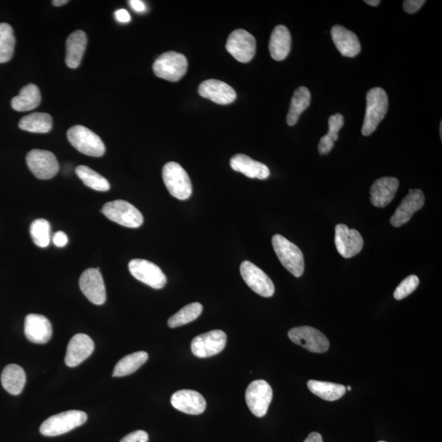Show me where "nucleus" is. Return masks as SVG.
Segmentation results:
<instances>
[{
  "label": "nucleus",
  "mask_w": 442,
  "mask_h": 442,
  "mask_svg": "<svg viewBox=\"0 0 442 442\" xmlns=\"http://www.w3.org/2000/svg\"><path fill=\"white\" fill-rule=\"evenodd\" d=\"M388 109L387 94L382 88H373L366 94V113L362 127L364 136H369L385 117Z\"/></svg>",
  "instance_id": "nucleus-1"
},
{
  "label": "nucleus",
  "mask_w": 442,
  "mask_h": 442,
  "mask_svg": "<svg viewBox=\"0 0 442 442\" xmlns=\"http://www.w3.org/2000/svg\"><path fill=\"white\" fill-rule=\"evenodd\" d=\"M273 248L278 260L286 270L297 278L304 275L305 262L304 253L294 243H292L280 234H276L272 238Z\"/></svg>",
  "instance_id": "nucleus-2"
},
{
  "label": "nucleus",
  "mask_w": 442,
  "mask_h": 442,
  "mask_svg": "<svg viewBox=\"0 0 442 442\" xmlns=\"http://www.w3.org/2000/svg\"><path fill=\"white\" fill-rule=\"evenodd\" d=\"M162 178L167 190L176 199L185 201L190 198L193 186L188 173L179 163H166L162 169Z\"/></svg>",
  "instance_id": "nucleus-3"
},
{
  "label": "nucleus",
  "mask_w": 442,
  "mask_h": 442,
  "mask_svg": "<svg viewBox=\"0 0 442 442\" xmlns=\"http://www.w3.org/2000/svg\"><path fill=\"white\" fill-rule=\"evenodd\" d=\"M87 415L80 411H69L52 415L43 422L40 427L42 435L57 436L66 434L83 425L87 421Z\"/></svg>",
  "instance_id": "nucleus-4"
},
{
  "label": "nucleus",
  "mask_w": 442,
  "mask_h": 442,
  "mask_svg": "<svg viewBox=\"0 0 442 442\" xmlns=\"http://www.w3.org/2000/svg\"><path fill=\"white\" fill-rule=\"evenodd\" d=\"M67 138L72 146L83 155L90 157H102L105 153V145L102 139L90 129L83 126H75L67 131Z\"/></svg>",
  "instance_id": "nucleus-5"
},
{
  "label": "nucleus",
  "mask_w": 442,
  "mask_h": 442,
  "mask_svg": "<svg viewBox=\"0 0 442 442\" xmlns=\"http://www.w3.org/2000/svg\"><path fill=\"white\" fill-rule=\"evenodd\" d=\"M102 213L110 220L124 227L138 228L143 223V216L141 211L127 201H109L104 206Z\"/></svg>",
  "instance_id": "nucleus-6"
},
{
  "label": "nucleus",
  "mask_w": 442,
  "mask_h": 442,
  "mask_svg": "<svg viewBox=\"0 0 442 442\" xmlns=\"http://www.w3.org/2000/svg\"><path fill=\"white\" fill-rule=\"evenodd\" d=\"M188 60L180 52L170 51L162 55L153 64L157 78L176 83L186 74Z\"/></svg>",
  "instance_id": "nucleus-7"
},
{
  "label": "nucleus",
  "mask_w": 442,
  "mask_h": 442,
  "mask_svg": "<svg viewBox=\"0 0 442 442\" xmlns=\"http://www.w3.org/2000/svg\"><path fill=\"white\" fill-rule=\"evenodd\" d=\"M227 343V336L221 330H213L197 336L192 341V352L198 358L213 357L222 352Z\"/></svg>",
  "instance_id": "nucleus-8"
},
{
  "label": "nucleus",
  "mask_w": 442,
  "mask_h": 442,
  "mask_svg": "<svg viewBox=\"0 0 442 442\" xmlns=\"http://www.w3.org/2000/svg\"><path fill=\"white\" fill-rule=\"evenodd\" d=\"M292 343L314 353H325L329 348L328 338L318 329L310 326L297 327L288 332Z\"/></svg>",
  "instance_id": "nucleus-9"
},
{
  "label": "nucleus",
  "mask_w": 442,
  "mask_h": 442,
  "mask_svg": "<svg viewBox=\"0 0 442 442\" xmlns=\"http://www.w3.org/2000/svg\"><path fill=\"white\" fill-rule=\"evenodd\" d=\"M27 163L29 169L38 179L50 180L59 171V162L54 153L41 150L28 152Z\"/></svg>",
  "instance_id": "nucleus-10"
},
{
  "label": "nucleus",
  "mask_w": 442,
  "mask_h": 442,
  "mask_svg": "<svg viewBox=\"0 0 442 442\" xmlns=\"http://www.w3.org/2000/svg\"><path fill=\"white\" fill-rule=\"evenodd\" d=\"M129 271L138 281L155 290L165 287L166 277L159 266L143 259H134L129 263Z\"/></svg>",
  "instance_id": "nucleus-11"
},
{
  "label": "nucleus",
  "mask_w": 442,
  "mask_h": 442,
  "mask_svg": "<svg viewBox=\"0 0 442 442\" xmlns=\"http://www.w3.org/2000/svg\"><path fill=\"white\" fill-rule=\"evenodd\" d=\"M272 398V388L265 380L254 381L247 388V405L252 414L258 418L266 415Z\"/></svg>",
  "instance_id": "nucleus-12"
},
{
  "label": "nucleus",
  "mask_w": 442,
  "mask_h": 442,
  "mask_svg": "<svg viewBox=\"0 0 442 442\" xmlns=\"http://www.w3.org/2000/svg\"><path fill=\"white\" fill-rule=\"evenodd\" d=\"M256 40L252 34L243 29H238L230 34L227 43V50L237 61L247 64L256 54Z\"/></svg>",
  "instance_id": "nucleus-13"
},
{
  "label": "nucleus",
  "mask_w": 442,
  "mask_h": 442,
  "mask_svg": "<svg viewBox=\"0 0 442 442\" xmlns=\"http://www.w3.org/2000/svg\"><path fill=\"white\" fill-rule=\"evenodd\" d=\"M240 273L248 286L258 295L271 297L275 293V285L271 278L253 263L243 262L240 266Z\"/></svg>",
  "instance_id": "nucleus-14"
},
{
  "label": "nucleus",
  "mask_w": 442,
  "mask_h": 442,
  "mask_svg": "<svg viewBox=\"0 0 442 442\" xmlns=\"http://www.w3.org/2000/svg\"><path fill=\"white\" fill-rule=\"evenodd\" d=\"M335 245L341 256L352 258L362 252L364 240L357 230L340 224L335 228Z\"/></svg>",
  "instance_id": "nucleus-15"
},
{
  "label": "nucleus",
  "mask_w": 442,
  "mask_h": 442,
  "mask_svg": "<svg viewBox=\"0 0 442 442\" xmlns=\"http://www.w3.org/2000/svg\"><path fill=\"white\" fill-rule=\"evenodd\" d=\"M80 287L89 301L95 305H103L107 299L104 278L99 268L88 269L83 273L80 278Z\"/></svg>",
  "instance_id": "nucleus-16"
},
{
  "label": "nucleus",
  "mask_w": 442,
  "mask_h": 442,
  "mask_svg": "<svg viewBox=\"0 0 442 442\" xmlns=\"http://www.w3.org/2000/svg\"><path fill=\"white\" fill-rule=\"evenodd\" d=\"M425 197L420 190H410L409 194L404 199L394 213L390 222L394 227H401L411 220L416 211L422 209Z\"/></svg>",
  "instance_id": "nucleus-17"
},
{
  "label": "nucleus",
  "mask_w": 442,
  "mask_h": 442,
  "mask_svg": "<svg viewBox=\"0 0 442 442\" xmlns=\"http://www.w3.org/2000/svg\"><path fill=\"white\" fill-rule=\"evenodd\" d=\"M199 93L201 97L220 105L232 104L237 98L236 92L231 86L218 80H208L201 83Z\"/></svg>",
  "instance_id": "nucleus-18"
},
{
  "label": "nucleus",
  "mask_w": 442,
  "mask_h": 442,
  "mask_svg": "<svg viewBox=\"0 0 442 442\" xmlns=\"http://www.w3.org/2000/svg\"><path fill=\"white\" fill-rule=\"evenodd\" d=\"M94 343L88 335L78 334L74 336L67 345L65 363L67 366L76 367L93 353Z\"/></svg>",
  "instance_id": "nucleus-19"
},
{
  "label": "nucleus",
  "mask_w": 442,
  "mask_h": 442,
  "mask_svg": "<svg viewBox=\"0 0 442 442\" xmlns=\"http://www.w3.org/2000/svg\"><path fill=\"white\" fill-rule=\"evenodd\" d=\"M171 405L177 411L185 414L198 415L203 414L206 402L203 396L193 390H180L173 394Z\"/></svg>",
  "instance_id": "nucleus-20"
},
{
  "label": "nucleus",
  "mask_w": 442,
  "mask_h": 442,
  "mask_svg": "<svg viewBox=\"0 0 442 442\" xmlns=\"http://www.w3.org/2000/svg\"><path fill=\"white\" fill-rule=\"evenodd\" d=\"M25 334L30 342L45 344L52 338V329L50 321L45 316L30 314L25 319Z\"/></svg>",
  "instance_id": "nucleus-21"
},
{
  "label": "nucleus",
  "mask_w": 442,
  "mask_h": 442,
  "mask_svg": "<svg viewBox=\"0 0 442 442\" xmlns=\"http://www.w3.org/2000/svg\"><path fill=\"white\" fill-rule=\"evenodd\" d=\"M399 188L397 178L383 177L373 183L371 189V201L376 208H385L395 198Z\"/></svg>",
  "instance_id": "nucleus-22"
},
{
  "label": "nucleus",
  "mask_w": 442,
  "mask_h": 442,
  "mask_svg": "<svg viewBox=\"0 0 442 442\" xmlns=\"http://www.w3.org/2000/svg\"><path fill=\"white\" fill-rule=\"evenodd\" d=\"M332 39L344 57H354L359 54L362 46L358 37L342 26H334L331 30Z\"/></svg>",
  "instance_id": "nucleus-23"
},
{
  "label": "nucleus",
  "mask_w": 442,
  "mask_h": 442,
  "mask_svg": "<svg viewBox=\"0 0 442 442\" xmlns=\"http://www.w3.org/2000/svg\"><path fill=\"white\" fill-rule=\"evenodd\" d=\"M230 166L251 179L266 180L271 176L267 166L244 155L234 156L230 160Z\"/></svg>",
  "instance_id": "nucleus-24"
},
{
  "label": "nucleus",
  "mask_w": 442,
  "mask_h": 442,
  "mask_svg": "<svg viewBox=\"0 0 442 442\" xmlns=\"http://www.w3.org/2000/svg\"><path fill=\"white\" fill-rule=\"evenodd\" d=\"M87 46V36L83 31L71 33L66 40V64L70 69H76L80 66Z\"/></svg>",
  "instance_id": "nucleus-25"
},
{
  "label": "nucleus",
  "mask_w": 442,
  "mask_h": 442,
  "mask_svg": "<svg viewBox=\"0 0 442 442\" xmlns=\"http://www.w3.org/2000/svg\"><path fill=\"white\" fill-rule=\"evenodd\" d=\"M292 38L288 29L283 25L277 26L271 34L269 50L273 59L283 61L290 55Z\"/></svg>",
  "instance_id": "nucleus-26"
},
{
  "label": "nucleus",
  "mask_w": 442,
  "mask_h": 442,
  "mask_svg": "<svg viewBox=\"0 0 442 442\" xmlns=\"http://www.w3.org/2000/svg\"><path fill=\"white\" fill-rule=\"evenodd\" d=\"M27 380L24 369L17 364H8L1 374L2 386L12 395H19L25 387Z\"/></svg>",
  "instance_id": "nucleus-27"
},
{
  "label": "nucleus",
  "mask_w": 442,
  "mask_h": 442,
  "mask_svg": "<svg viewBox=\"0 0 442 442\" xmlns=\"http://www.w3.org/2000/svg\"><path fill=\"white\" fill-rule=\"evenodd\" d=\"M41 102V94L36 85L30 84L23 87L20 93L11 101V106L18 112H27L35 109Z\"/></svg>",
  "instance_id": "nucleus-28"
},
{
  "label": "nucleus",
  "mask_w": 442,
  "mask_h": 442,
  "mask_svg": "<svg viewBox=\"0 0 442 442\" xmlns=\"http://www.w3.org/2000/svg\"><path fill=\"white\" fill-rule=\"evenodd\" d=\"M311 96L308 89L299 87L293 94L290 109L288 110L287 116V123L288 126L292 127L299 122V119L302 113L309 107Z\"/></svg>",
  "instance_id": "nucleus-29"
},
{
  "label": "nucleus",
  "mask_w": 442,
  "mask_h": 442,
  "mask_svg": "<svg viewBox=\"0 0 442 442\" xmlns=\"http://www.w3.org/2000/svg\"><path fill=\"white\" fill-rule=\"evenodd\" d=\"M307 386L315 396L328 401H338L347 392L345 386L329 382L310 380Z\"/></svg>",
  "instance_id": "nucleus-30"
},
{
  "label": "nucleus",
  "mask_w": 442,
  "mask_h": 442,
  "mask_svg": "<svg viewBox=\"0 0 442 442\" xmlns=\"http://www.w3.org/2000/svg\"><path fill=\"white\" fill-rule=\"evenodd\" d=\"M19 128L31 133L46 134L51 131L52 120L50 114L36 113L21 119Z\"/></svg>",
  "instance_id": "nucleus-31"
},
{
  "label": "nucleus",
  "mask_w": 442,
  "mask_h": 442,
  "mask_svg": "<svg viewBox=\"0 0 442 442\" xmlns=\"http://www.w3.org/2000/svg\"><path fill=\"white\" fill-rule=\"evenodd\" d=\"M148 359V355L145 352H138L127 355L115 366L113 376L124 377L129 376L145 364Z\"/></svg>",
  "instance_id": "nucleus-32"
},
{
  "label": "nucleus",
  "mask_w": 442,
  "mask_h": 442,
  "mask_svg": "<svg viewBox=\"0 0 442 442\" xmlns=\"http://www.w3.org/2000/svg\"><path fill=\"white\" fill-rule=\"evenodd\" d=\"M344 124V117L339 113L331 116L329 119V132L320 138L319 152L322 155H329L334 147V142L338 139V132Z\"/></svg>",
  "instance_id": "nucleus-33"
},
{
  "label": "nucleus",
  "mask_w": 442,
  "mask_h": 442,
  "mask_svg": "<svg viewBox=\"0 0 442 442\" xmlns=\"http://www.w3.org/2000/svg\"><path fill=\"white\" fill-rule=\"evenodd\" d=\"M76 173L85 185L90 189L100 192H107L110 190L108 180L88 166H79L76 167Z\"/></svg>",
  "instance_id": "nucleus-34"
},
{
  "label": "nucleus",
  "mask_w": 442,
  "mask_h": 442,
  "mask_svg": "<svg viewBox=\"0 0 442 442\" xmlns=\"http://www.w3.org/2000/svg\"><path fill=\"white\" fill-rule=\"evenodd\" d=\"M203 310V306L199 302H194V304L187 305L168 320V326L174 329L177 328V327L189 324L190 322L198 319Z\"/></svg>",
  "instance_id": "nucleus-35"
},
{
  "label": "nucleus",
  "mask_w": 442,
  "mask_h": 442,
  "mask_svg": "<svg viewBox=\"0 0 442 442\" xmlns=\"http://www.w3.org/2000/svg\"><path fill=\"white\" fill-rule=\"evenodd\" d=\"M15 43L12 27L7 23H0V64L11 60Z\"/></svg>",
  "instance_id": "nucleus-36"
},
{
  "label": "nucleus",
  "mask_w": 442,
  "mask_h": 442,
  "mask_svg": "<svg viewBox=\"0 0 442 442\" xmlns=\"http://www.w3.org/2000/svg\"><path fill=\"white\" fill-rule=\"evenodd\" d=\"M34 243L40 248H46L50 243V224L45 219L34 220L30 227Z\"/></svg>",
  "instance_id": "nucleus-37"
},
{
  "label": "nucleus",
  "mask_w": 442,
  "mask_h": 442,
  "mask_svg": "<svg viewBox=\"0 0 442 442\" xmlns=\"http://www.w3.org/2000/svg\"><path fill=\"white\" fill-rule=\"evenodd\" d=\"M419 285L420 280L416 276L407 277L397 287L395 292H394V297L398 301L406 299V297L411 295Z\"/></svg>",
  "instance_id": "nucleus-38"
},
{
  "label": "nucleus",
  "mask_w": 442,
  "mask_h": 442,
  "mask_svg": "<svg viewBox=\"0 0 442 442\" xmlns=\"http://www.w3.org/2000/svg\"><path fill=\"white\" fill-rule=\"evenodd\" d=\"M148 434L146 432L138 430L123 437L120 442H148Z\"/></svg>",
  "instance_id": "nucleus-39"
},
{
  "label": "nucleus",
  "mask_w": 442,
  "mask_h": 442,
  "mask_svg": "<svg viewBox=\"0 0 442 442\" xmlns=\"http://www.w3.org/2000/svg\"><path fill=\"white\" fill-rule=\"evenodd\" d=\"M425 3V0H406L403 3L404 10L410 14L415 13Z\"/></svg>",
  "instance_id": "nucleus-40"
},
{
  "label": "nucleus",
  "mask_w": 442,
  "mask_h": 442,
  "mask_svg": "<svg viewBox=\"0 0 442 442\" xmlns=\"http://www.w3.org/2000/svg\"><path fill=\"white\" fill-rule=\"evenodd\" d=\"M52 242L57 248H64L69 243V238L64 232L59 231L55 234Z\"/></svg>",
  "instance_id": "nucleus-41"
},
{
  "label": "nucleus",
  "mask_w": 442,
  "mask_h": 442,
  "mask_svg": "<svg viewBox=\"0 0 442 442\" xmlns=\"http://www.w3.org/2000/svg\"><path fill=\"white\" fill-rule=\"evenodd\" d=\"M115 17H116L117 20L119 22L122 23H127L131 21V15L128 13L126 9H119L116 13H115Z\"/></svg>",
  "instance_id": "nucleus-42"
},
{
  "label": "nucleus",
  "mask_w": 442,
  "mask_h": 442,
  "mask_svg": "<svg viewBox=\"0 0 442 442\" xmlns=\"http://www.w3.org/2000/svg\"><path fill=\"white\" fill-rule=\"evenodd\" d=\"M129 3L134 11L143 13L146 10L145 4L141 0H131V1H129Z\"/></svg>",
  "instance_id": "nucleus-43"
},
{
  "label": "nucleus",
  "mask_w": 442,
  "mask_h": 442,
  "mask_svg": "<svg viewBox=\"0 0 442 442\" xmlns=\"http://www.w3.org/2000/svg\"><path fill=\"white\" fill-rule=\"evenodd\" d=\"M304 442H323L322 436L318 432H311Z\"/></svg>",
  "instance_id": "nucleus-44"
},
{
  "label": "nucleus",
  "mask_w": 442,
  "mask_h": 442,
  "mask_svg": "<svg viewBox=\"0 0 442 442\" xmlns=\"http://www.w3.org/2000/svg\"><path fill=\"white\" fill-rule=\"evenodd\" d=\"M52 3L55 6L60 7L64 6V4L69 3V1H67V0H55V1H52Z\"/></svg>",
  "instance_id": "nucleus-45"
},
{
  "label": "nucleus",
  "mask_w": 442,
  "mask_h": 442,
  "mask_svg": "<svg viewBox=\"0 0 442 442\" xmlns=\"http://www.w3.org/2000/svg\"><path fill=\"white\" fill-rule=\"evenodd\" d=\"M364 3H366L369 6L376 7L379 6L380 1L379 0H365Z\"/></svg>",
  "instance_id": "nucleus-46"
},
{
  "label": "nucleus",
  "mask_w": 442,
  "mask_h": 442,
  "mask_svg": "<svg viewBox=\"0 0 442 442\" xmlns=\"http://www.w3.org/2000/svg\"><path fill=\"white\" fill-rule=\"evenodd\" d=\"M348 391L352 390V387H350V386H348Z\"/></svg>",
  "instance_id": "nucleus-47"
},
{
  "label": "nucleus",
  "mask_w": 442,
  "mask_h": 442,
  "mask_svg": "<svg viewBox=\"0 0 442 442\" xmlns=\"http://www.w3.org/2000/svg\"><path fill=\"white\" fill-rule=\"evenodd\" d=\"M378 442H386V441H378Z\"/></svg>",
  "instance_id": "nucleus-48"
}]
</instances>
